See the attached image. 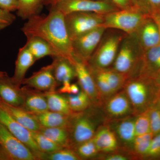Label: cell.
<instances>
[{
	"label": "cell",
	"instance_id": "cell-38",
	"mask_svg": "<svg viewBox=\"0 0 160 160\" xmlns=\"http://www.w3.org/2000/svg\"><path fill=\"white\" fill-rule=\"evenodd\" d=\"M150 130L153 136L160 132V105L158 102L149 109Z\"/></svg>",
	"mask_w": 160,
	"mask_h": 160
},
{
	"label": "cell",
	"instance_id": "cell-30",
	"mask_svg": "<svg viewBox=\"0 0 160 160\" xmlns=\"http://www.w3.org/2000/svg\"><path fill=\"white\" fill-rule=\"evenodd\" d=\"M100 69L114 93L123 89L126 81L129 78L128 76L118 72L112 68Z\"/></svg>",
	"mask_w": 160,
	"mask_h": 160
},
{
	"label": "cell",
	"instance_id": "cell-24",
	"mask_svg": "<svg viewBox=\"0 0 160 160\" xmlns=\"http://www.w3.org/2000/svg\"><path fill=\"white\" fill-rule=\"evenodd\" d=\"M25 45L36 61L46 56L53 58L60 57L49 43L37 37L27 38V42Z\"/></svg>",
	"mask_w": 160,
	"mask_h": 160
},
{
	"label": "cell",
	"instance_id": "cell-46",
	"mask_svg": "<svg viewBox=\"0 0 160 160\" xmlns=\"http://www.w3.org/2000/svg\"><path fill=\"white\" fill-rule=\"evenodd\" d=\"M152 18L153 20L156 24L160 34V12H156L150 15Z\"/></svg>",
	"mask_w": 160,
	"mask_h": 160
},
{
	"label": "cell",
	"instance_id": "cell-42",
	"mask_svg": "<svg viewBox=\"0 0 160 160\" xmlns=\"http://www.w3.org/2000/svg\"><path fill=\"white\" fill-rule=\"evenodd\" d=\"M110 1L121 10H128V9L138 10L136 7L134 0H110Z\"/></svg>",
	"mask_w": 160,
	"mask_h": 160
},
{
	"label": "cell",
	"instance_id": "cell-41",
	"mask_svg": "<svg viewBox=\"0 0 160 160\" xmlns=\"http://www.w3.org/2000/svg\"><path fill=\"white\" fill-rule=\"evenodd\" d=\"M16 18L15 16L11 12L0 9V31L11 25Z\"/></svg>",
	"mask_w": 160,
	"mask_h": 160
},
{
	"label": "cell",
	"instance_id": "cell-23",
	"mask_svg": "<svg viewBox=\"0 0 160 160\" xmlns=\"http://www.w3.org/2000/svg\"><path fill=\"white\" fill-rule=\"evenodd\" d=\"M23 89L25 98L22 108L32 113H41L49 110L45 92L32 91L26 87Z\"/></svg>",
	"mask_w": 160,
	"mask_h": 160
},
{
	"label": "cell",
	"instance_id": "cell-26",
	"mask_svg": "<svg viewBox=\"0 0 160 160\" xmlns=\"http://www.w3.org/2000/svg\"><path fill=\"white\" fill-rule=\"evenodd\" d=\"M44 92L49 111L67 115L74 112L69 106L66 96L56 91Z\"/></svg>",
	"mask_w": 160,
	"mask_h": 160
},
{
	"label": "cell",
	"instance_id": "cell-17",
	"mask_svg": "<svg viewBox=\"0 0 160 160\" xmlns=\"http://www.w3.org/2000/svg\"><path fill=\"white\" fill-rule=\"evenodd\" d=\"M134 34L143 52L160 44L159 32L150 16L143 21Z\"/></svg>",
	"mask_w": 160,
	"mask_h": 160
},
{
	"label": "cell",
	"instance_id": "cell-13",
	"mask_svg": "<svg viewBox=\"0 0 160 160\" xmlns=\"http://www.w3.org/2000/svg\"><path fill=\"white\" fill-rule=\"evenodd\" d=\"M0 145L12 160H38L35 156L0 122Z\"/></svg>",
	"mask_w": 160,
	"mask_h": 160
},
{
	"label": "cell",
	"instance_id": "cell-35",
	"mask_svg": "<svg viewBox=\"0 0 160 160\" xmlns=\"http://www.w3.org/2000/svg\"><path fill=\"white\" fill-rule=\"evenodd\" d=\"M40 160H81L74 150L70 148H63L51 153H43Z\"/></svg>",
	"mask_w": 160,
	"mask_h": 160
},
{
	"label": "cell",
	"instance_id": "cell-45",
	"mask_svg": "<svg viewBox=\"0 0 160 160\" xmlns=\"http://www.w3.org/2000/svg\"><path fill=\"white\" fill-rule=\"evenodd\" d=\"M0 160H12L9 154L0 145Z\"/></svg>",
	"mask_w": 160,
	"mask_h": 160
},
{
	"label": "cell",
	"instance_id": "cell-27",
	"mask_svg": "<svg viewBox=\"0 0 160 160\" xmlns=\"http://www.w3.org/2000/svg\"><path fill=\"white\" fill-rule=\"evenodd\" d=\"M42 134L64 148H70V138L68 129L65 127H41Z\"/></svg>",
	"mask_w": 160,
	"mask_h": 160
},
{
	"label": "cell",
	"instance_id": "cell-32",
	"mask_svg": "<svg viewBox=\"0 0 160 160\" xmlns=\"http://www.w3.org/2000/svg\"><path fill=\"white\" fill-rule=\"evenodd\" d=\"M69 106L73 112L85 111L92 106L91 100L82 90L77 95L68 94L66 96Z\"/></svg>",
	"mask_w": 160,
	"mask_h": 160
},
{
	"label": "cell",
	"instance_id": "cell-40",
	"mask_svg": "<svg viewBox=\"0 0 160 160\" xmlns=\"http://www.w3.org/2000/svg\"><path fill=\"white\" fill-rule=\"evenodd\" d=\"M117 151L109 153H105V155H102L101 156H98L97 158L104 160H129L134 159L133 156L130 153L125 150L120 149Z\"/></svg>",
	"mask_w": 160,
	"mask_h": 160
},
{
	"label": "cell",
	"instance_id": "cell-22",
	"mask_svg": "<svg viewBox=\"0 0 160 160\" xmlns=\"http://www.w3.org/2000/svg\"><path fill=\"white\" fill-rule=\"evenodd\" d=\"M36 61L34 56L25 45L20 48L16 61L14 75L12 77L16 85L21 86L26 72Z\"/></svg>",
	"mask_w": 160,
	"mask_h": 160
},
{
	"label": "cell",
	"instance_id": "cell-49",
	"mask_svg": "<svg viewBox=\"0 0 160 160\" xmlns=\"http://www.w3.org/2000/svg\"><path fill=\"white\" fill-rule=\"evenodd\" d=\"M158 103L160 105V91L159 93L158 98Z\"/></svg>",
	"mask_w": 160,
	"mask_h": 160
},
{
	"label": "cell",
	"instance_id": "cell-4",
	"mask_svg": "<svg viewBox=\"0 0 160 160\" xmlns=\"http://www.w3.org/2000/svg\"><path fill=\"white\" fill-rule=\"evenodd\" d=\"M143 52L134 33L126 34L118 50L112 69L126 75L129 78L134 75Z\"/></svg>",
	"mask_w": 160,
	"mask_h": 160
},
{
	"label": "cell",
	"instance_id": "cell-7",
	"mask_svg": "<svg viewBox=\"0 0 160 160\" xmlns=\"http://www.w3.org/2000/svg\"><path fill=\"white\" fill-rule=\"evenodd\" d=\"M104 14L91 12H74L65 15V23L70 39L103 26Z\"/></svg>",
	"mask_w": 160,
	"mask_h": 160
},
{
	"label": "cell",
	"instance_id": "cell-48",
	"mask_svg": "<svg viewBox=\"0 0 160 160\" xmlns=\"http://www.w3.org/2000/svg\"><path fill=\"white\" fill-rule=\"evenodd\" d=\"M58 1L59 0H44V3L45 5L52 6Z\"/></svg>",
	"mask_w": 160,
	"mask_h": 160
},
{
	"label": "cell",
	"instance_id": "cell-11",
	"mask_svg": "<svg viewBox=\"0 0 160 160\" xmlns=\"http://www.w3.org/2000/svg\"><path fill=\"white\" fill-rule=\"evenodd\" d=\"M0 122L10 132L27 146L38 160L43 153L40 150L32 135L31 131L17 122L10 114L0 106Z\"/></svg>",
	"mask_w": 160,
	"mask_h": 160
},
{
	"label": "cell",
	"instance_id": "cell-50",
	"mask_svg": "<svg viewBox=\"0 0 160 160\" xmlns=\"http://www.w3.org/2000/svg\"><path fill=\"white\" fill-rule=\"evenodd\" d=\"M93 1H103V0H93Z\"/></svg>",
	"mask_w": 160,
	"mask_h": 160
},
{
	"label": "cell",
	"instance_id": "cell-33",
	"mask_svg": "<svg viewBox=\"0 0 160 160\" xmlns=\"http://www.w3.org/2000/svg\"><path fill=\"white\" fill-rule=\"evenodd\" d=\"M72 149L81 160L97 158L100 153L93 138L79 144Z\"/></svg>",
	"mask_w": 160,
	"mask_h": 160
},
{
	"label": "cell",
	"instance_id": "cell-2",
	"mask_svg": "<svg viewBox=\"0 0 160 160\" xmlns=\"http://www.w3.org/2000/svg\"><path fill=\"white\" fill-rule=\"evenodd\" d=\"M123 89L132 105L135 116L149 110L156 104L160 91L152 78L142 76L129 78Z\"/></svg>",
	"mask_w": 160,
	"mask_h": 160
},
{
	"label": "cell",
	"instance_id": "cell-44",
	"mask_svg": "<svg viewBox=\"0 0 160 160\" xmlns=\"http://www.w3.org/2000/svg\"><path fill=\"white\" fill-rule=\"evenodd\" d=\"M80 89L78 85L76 84H71L69 86L68 94L70 95H77L79 93Z\"/></svg>",
	"mask_w": 160,
	"mask_h": 160
},
{
	"label": "cell",
	"instance_id": "cell-12",
	"mask_svg": "<svg viewBox=\"0 0 160 160\" xmlns=\"http://www.w3.org/2000/svg\"><path fill=\"white\" fill-rule=\"evenodd\" d=\"M101 109L105 119H117L135 115L132 105L123 89L106 100Z\"/></svg>",
	"mask_w": 160,
	"mask_h": 160
},
{
	"label": "cell",
	"instance_id": "cell-6",
	"mask_svg": "<svg viewBox=\"0 0 160 160\" xmlns=\"http://www.w3.org/2000/svg\"><path fill=\"white\" fill-rule=\"evenodd\" d=\"M149 16L137 9H119L104 14L103 26L106 29H115L131 34Z\"/></svg>",
	"mask_w": 160,
	"mask_h": 160
},
{
	"label": "cell",
	"instance_id": "cell-3",
	"mask_svg": "<svg viewBox=\"0 0 160 160\" xmlns=\"http://www.w3.org/2000/svg\"><path fill=\"white\" fill-rule=\"evenodd\" d=\"M97 108L98 107L92 106L85 111L74 112L70 115L67 129L71 149L93 138L98 127L101 125L100 123L103 120L96 112Z\"/></svg>",
	"mask_w": 160,
	"mask_h": 160
},
{
	"label": "cell",
	"instance_id": "cell-9",
	"mask_svg": "<svg viewBox=\"0 0 160 160\" xmlns=\"http://www.w3.org/2000/svg\"><path fill=\"white\" fill-rule=\"evenodd\" d=\"M106 29L100 26L72 40V53L75 59L87 63L96 49Z\"/></svg>",
	"mask_w": 160,
	"mask_h": 160
},
{
	"label": "cell",
	"instance_id": "cell-15",
	"mask_svg": "<svg viewBox=\"0 0 160 160\" xmlns=\"http://www.w3.org/2000/svg\"><path fill=\"white\" fill-rule=\"evenodd\" d=\"M25 92L5 72L0 71V99L4 102L16 107H22Z\"/></svg>",
	"mask_w": 160,
	"mask_h": 160
},
{
	"label": "cell",
	"instance_id": "cell-36",
	"mask_svg": "<svg viewBox=\"0 0 160 160\" xmlns=\"http://www.w3.org/2000/svg\"><path fill=\"white\" fill-rule=\"evenodd\" d=\"M134 127L136 136L151 132L149 109L136 115Z\"/></svg>",
	"mask_w": 160,
	"mask_h": 160
},
{
	"label": "cell",
	"instance_id": "cell-25",
	"mask_svg": "<svg viewBox=\"0 0 160 160\" xmlns=\"http://www.w3.org/2000/svg\"><path fill=\"white\" fill-rule=\"evenodd\" d=\"M42 127L68 128L71 114L67 115L55 112L46 111L32 113Z\"/></svg>",
	"mask_w": 160,
	"mask_h": 160
},
{
	"label": "cell",
	"instance_id": "cell-39",
	"mask_svg": "<svg viewBox=\"0 0 160 160\" xmlns=\"http://www.w3.org/2000/svg\"><path fill=\"white\" fill-rule=\"evenodd\" d=\"M144 159H160V132L152 138Z\"/></svg>",
	"mask_w": 160,
	"mask_h": 160
},
{
	"label": "cell",
	"instance_id": "cell-21",
	"mask_svg": "<svg viewBox=\"0 0 160 160\" xmlns=\"http://www.w3.org/2000/svg\"><path fill=\"white\" fill-rule=\"evenodd\" d=\"M52 64L58 86L71 83L72 80L76 78L73 64L68 59L62 57L53 58Z\"/></svg>",
	"mask_w": 160,
	"mask_h": 160
},
{
	"label": "cell",
	"instance_id": "cell-29",
	"mask_svg": "<svg viewBox=\"0 0 160 160\" xmlns=\"http://www.w3.org/2000/svg\"><path fill=\"white\" fill-rule=\"evenodd\" d=\"M88 66L94 79L96 86L99 93L103 104L106 100L109 98L114 93L112 90L101 70L100 69H94Z\"/></svg>",
	"mask_w": 160,
	"mask_h": 160
},
{
	"label": "cell",
	"instance_id": "cell-20",
	"mask_svg": "<svg viewBox=\"0 0 160 160\" xmlns=\"http://www.w3.org/2000/svg\"><path fill=\"white\" fill-rule=\"evenodd\" d=\"M0 106L17 122L30 131H39L42 126L32 113L21 107L10 106L0 99Z\"/></svg>",
	"mask_w": 160,
	"mask_h": 160
},
{
	"label": "cell",
	"instance_id": "cell-37",
	"mask_svg": "<svg viewBox=\"0 0 160 160\" xmlns=\"http://www.w3.org/2000/svg\"><path fill=\"white\" fill-rule=\"evenodd\" d=\"M137 9L150 16L160 11V0H134Z\"/></svg>",
	"mask_w": 160,
	"mask_h": 160
},
{
	"label": "cell",
	"instance_id": "cell-10",
	"mask_svg": "<svg viewBox=\"0 0 160 160\" xmlns=\"http://www.w3.org/2000/svg\"><path fill=\"white\" fill-rule=\"evenodd\" d=\"M135 116L132 115L117 119H105L104 122L114 132L118 141L120 149L128 152L132 155V146L136 137Z\"/></svg>",
	"mask_w": 160,
	"mask_h": 160
},
{
	"label": "cell",
	"instance_id": "cell-28",
	"mask_svg": "<svg viewBox=\"0 0 160 160\" xmlns=\"http://www.w3.org/2000/svg\"><path fill=\"white\" fill-rule=\"evenodd\" d=\"M18 16L23 20H28L39 12L45 5L44 0H18Z\"/></svg>",
	"mask_w": 160,
	"mask_h": 160
},
{
	"label": "cell",
	"instance_id": "cell-51",
	"mask_svg": "<svg viewBox=\"0 0 160 160\" xmlns=\"http://www.w3.org/2000/svg\"><path fill=\"white\" fill-rule=\"evenodd\" d=\"M159 12H160V11Z\"/></svg>",
	"mask_w": 160,
	"mask_h": 160
},
{
	"label": "cell",
	"instance_id": "cell-8",
	"mask_svg": "<svg viewBox=\"0 0 160 160\" xmlns=\"http://www.w3.org/2000/svg\"><path fill=\"white\" fill-rule=\"evenodd\" d=\"M51 8L59 10L64 15L74 12H91L105 14L119 9L110 0H59L51 6Z\"/></svg>",
	"mask_w": 160,
	"mask_h": 160
},
{
	"label": "cell",
	"instance_id": "cell-43",
	"mask_svg": "<svg viewBox=\"0 0 160 160\" xmlns=\"http://www.w3.org/2000/svg\"><path fill=\"white\" fill-rule=\"evenodd\" d=\"M18 7V0H0V9L12 12L16 11Z\"/></svg>",
	"mask_w": 160,
	"mask_h": 160
},
{
	"label": "cell",
	"instance_id": "cell-14",
	"mask_svg": "<svg viewBox=\"0 0 160 160\" xmlns=\"http://www.w3.org/2000/svg\"><path fill=\"white\" fill-rule=\"evenodd\" d=\"M73 64L81 89L89 97L92 106L101 108L102 105V99L87 64L74 59Z\"/></svg>",
	"mask_w": 160,
	"mask_h": 160
},
{
	"label": "cell",
	"instance_id": "cell-31",
	"mask_svg": "<svg viewBox=\"0 0 160 160\" xmlns=\"http://www.w3.org/2000/svg\"><path fill=\"white\" fill-rule=\"evenodd\" d=\"M153 135L151 132L137 136L135 138L132 149V154L135 159H144L149 150Z\"/></svg>",
	"mask_w": 160,
	"mask_h": 160
},
{
	"label": "cell",
	"instance_id": "cell-5",
	"mask_svg": "<svg viewBox=\"0 0 160 160\" xmlns=\"http://www.w3.org/2000/svg\"><path fill=\"white\" fill-rule=\"evenodd\" d=\"M116 30L107 32L106 30L96 49L86 63L88 66L94 69H104L112 66L121 42L126 34Z\"/></svg>",
	"mask_w": 160,
	"mask_h": 160
},
{
	"label": "cell",
	"instance_id": "cell-19",
	"mask_svg": "<svg viewBox=\"0 0 160 160\" xmlns=\"http://www.w3.org/2000/svg\"><path fill=\"white\" fill-rule=\"evenodd\" d=\"M92 138L100 153H109L120 149L114 132L105 123L99 126Z\"/></svg>",
	"mask_w": 160,
	"mask_h": 160
},
{
	"label": "cell",
	"instance_id": "cell-1",
	"mask_svg": "<svg viewBox=\"0 0 160 160\" xmlns=\"http://www.w3.org/2000/svg\"><path fill=\"white\" fill-rule=\"evenodd\" d=\"M26 38L37 37L47 42L60 57L73 63L72 41L65 23V15L50 9L47 15L37 14L27 20L22 28Z\"/></svg>",
	"mask_w": 160,
	"mask_h": 160
},
{
	"label": "cell",
	"instance_id": "cell-18",
	"mask_svg": "<svg viewBox=\"0 0 160 160\" xmlns=\"http://www.w3.org/2000/svg\"><path fill=\"white\" fill-rule=\"evenodd\" d=\"M160 70V44L143 52L133 77H145L152 79Z\"/></svg>",
	"mask_w": 160,
	"mask_h": 160
},
{
	"label": "cell",
	"instance_id": "cell-16",
	"mask_svg": "<svg viewBox=\"0 0 160 160\" xmlns=\"http://www.w3.org/2000/svg\"><path fill=\"white\" fill-rule=\"evenodd\" d=\"M22 84L38 91H55L58 86L53 74L52 64L43 67L30 77L24 79Z\"/></svg>",
	"mask_w": 160,
	"mask_h": 160
},
{
	"label": "cell",
	"instance_id": "cell-47",
	"mask_svg": "<svg viewBox=\"0 0 160 160\" xmlns=\"http://www.w3.org/2000/svg\"><path fill=\"white\" fill-rule=\"evenodd\" d=\"M152 80L156 86L160 88V70L153 77Z\"/></svg>",
	"mask_w": 160,
	"mask_h": 160
},
{
	"label": "cell",
	"instance_id": "cell-52",
	"mask_svg": "<svg viewBox=\"0 0 160 160\" xmlns=\"http://www.w3.org/2000/svg\"></svg>",
	"mask_w": 160,
	"mask_h": 160
},
{
	"label": "cell",
	"instance_id": "cell-34",
	"mask_svg": "<svg viewBox=\"0 0 160 160\" xmlns=\"http://www.w3.org/2000/svg\"><path fill=\"white\" fill-rule=\"evenodd\" d=\"M31 133L38 147L44 153H51L64 148L46 138L39 131H31Z\"/></svg>",
	"mask_w": 160,
	"mask_h": 160
}]
</instances>
